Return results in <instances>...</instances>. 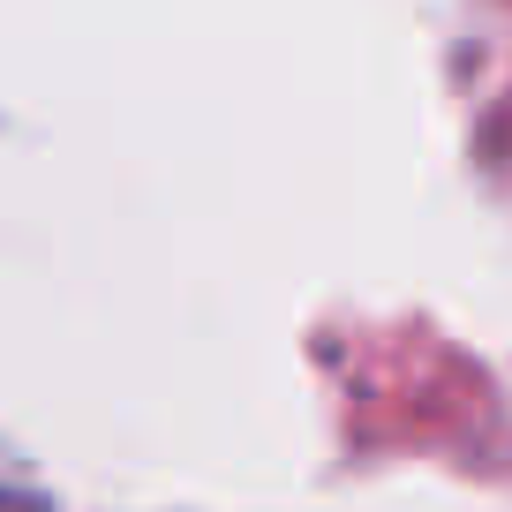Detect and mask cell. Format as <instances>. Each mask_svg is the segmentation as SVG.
Listing matches in <instances>:
<instances>
[]
</instances>
